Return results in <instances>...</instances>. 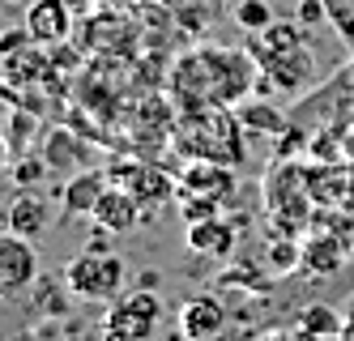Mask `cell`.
<instances>
[{"label": "cell", "mask_w": 354, "mask_h": 341, "mask_svg": "<svg viewBox=\"0 0 354 341\" xmlns=\"http://www.w3.org/2000/svg\"><path fill=\"white\" fill-rule=\"evenodd\" d=\"M261 64L243 51L226 47H201L192 56H184L171 73V94L188 111H209V107H231V102L257 94V73Z\"/></svg>", "instance_id": "1"}, {"label": "cell", "mask_w": 354, "mask_h": 341, "mask_svg": "<svg viewBox=\"0 0 354 341\" xmlns=\"http://www.w3.org/2000/svg\"><path fill=\"white\" fill-rule=\"evenodd\" d=\"M184 133L180 145L192 154V158H205V163H226V167H235L243 158V124L231 116V111H222V107H209V111H192V124H184Z\"/></svg>", "instance_id": "2"}, {"label": "cell", "mask_w": 354, "mask_h": 341, "mask_svg": "<svg viewBox=\"0 0 354 341\" xmlns=\"http://www.w3.org/2000/svg\"><path fill=\"white\" fill-rule=\"evenodd\" d=\"M124 260L115 252H82L73 265L64 269V286L77 299H115L120 286H124Z\"/></svg>", "instance_id": "3"}, {"label": "cell", "mask_w": 354, "mask_h": 341, "mask_svg": "<svg viewBox=\"0 0 354 341\" xmlns=\"http://www.w3.org/2000/svg\"><path fill=\"white\" fill-rule=\"evenodd\" d=\"M158 316H162V299L149 291V286H137L133 295L115 299V307H107V337L115 341H149L158 329Z\"/></svg>", "instance_id": "4"}, {"label": "cell", "mask_w": 354, "mask_h": 341, "mask_svg": "<svg viewBox=\"0 0 354 341\" xmlns=\"http://www.w3.org/2000/svg\"><path fill=\"white\" fill-rule=\"evenodd\" d=\"M252 60L261 64V73H269V82L282 90V94H299V90H308L316 82V56H312V47L308 43H299V47H282V51H248Z\"/></svg>", "instance_id": "5"}, {"label": "cell", "mask_w": 354, "mask_h": 341, "mask_svg": "<svg viewBox=\"0 0 354 341\" xmlns=\"http://www.w3.org/2000/svg\"><path fill=\"white\" fill-rule=\"evenodd\" d=\"M39 282L35 239L17 230H0V295H21Z\"/></svg>", "instance_id": "6"}, {"label": "cell", "mask_w": 354, "mask_h": 341, "mask_svg": "<svg viewBox=\"0 0 354 341\" xmlns=\"http://www.w3.org/2000/svg\"><path fill=\"white\" fill-rule=\"evenodd\" d=\"M111 179H115V188L137 196V205H154V201H167V196H180V179H171V175L154 171V167H141V163L111 167Z\"/></svg>", "instance_id": "7"}, {"label": "cell", "mask_w": 354, "mask_h": 341, "mask_svg": "<svg viewBox=\"0 0 354 341\" xmlns=\"http://www.w3.org/2000/svg\"><path fill=\"white\" fill-rule=\"evenodd\" d=\"M26 30L35 43L43 47H56V43H68V30H73V9L68 0H35L26 9Z\"/></svg>", "instance_id": "8"}, {"label": "cell", "mask_w": 354, "mask_h": 341, "mask_svg": "<svg viewBox=\"0 0 354 341\" xmlns=\"http://www.w3.org/2000/svg\"><path fill=\"white\" fill-rule=\"evenodd\" d=\"M226 324V307L214 295H196L180 307V333L188 341H214Z\"/></svg>", "instance_id": "9"}, {"label": "cell", "mask_w": 354, "mask_h": 341, "mask_svg": "<svg viewBox=\"0 0 354 341\" xmlns=\"http://www.w3.org/2000/svg\"><path fill=\"white\" fill-rule=\"evenodd\" d=\"M231 171L226 163H205V158H192V167L180 175V196H209V201H222L231 192Z\"/></svg>", "instance_id": "10"}, {"label": "cell", "mask_w": 354, "mask_h": 341, "mask_svg": "<svg viewBox=\"0 0 354 341\" xmlns=\"http://www.w3.org/2000/svg\"><path fill=\"white\" fill-rule=\"evenodd\" d=\"M90 218H94V226H103L111 234H129L137 226V218H141V205H137V196H129L124 188H107L103 196H98Z\"/></svg>", "instance_id": "11"}, {"label": "cell", "mask_w": 354, "mask_h": 341, "mask_svg": "<svg viewBox=\"0 0 354 341\" xmlns=\"http://www.w3.org/2000/svg\"><path fill=\"white\" fill-rule=\"evenodd\" d=\"M47 68H52V56H43V43H30L13 51V56H0V82H13V86H35L47 77Z\"/></svg>", "instance_id": "12"}, {"label": "cell", "mask_w": 354, "mask_h": 341, "mask_svg": "<svg viewBox=\"0 0 354 341\" xmlns=\"http://www.w3.org/2000/svg\"><path fill=\"white\" fill-rule=\"evenodd\" d=\"M47 226H52V209H47V201L35 196V188H21L9 201V230L26 234V239H39Z\"/></svg>", "instance_id": "13"}, {"label": "cell", "mask_w": 354, "mask_h": 341, "mask_svg": "<svg viewBox=\"0 0 354 341\" xmlns=\"http://www.w3.org/2000/svg\"><path fill=\"white\" fill-rule=\"evenodd\" d=\"M346 265V243L337 234H312L308 243H303V273L312 277H328Z\"/></svg>", "instance_id": "14"}, {"label": "cell", "mask_w": 354, "mask_h": 341, "mask_svg": "<svg viewBox=\"0 0 354 341\" xmlns=\"http://www.w3.org/2000/svg\"><path fill=\"white\" fill-rule=\"evenodd\" d=\"M188 248L201 256H226L235 248V226L222 222V218H205V222H192L188 226Z\"/></svg>", "instance_id": "15"}, {"label": "cell", "mask_w": 354, "mask_h": 341, "mask_svg": "<svg viewBox=\"0 0 354 341\" xmlns=\"http://www.w3.org/2000/svg\"><path fill=\"white\" fill-rule=\"evenodd\" d=\"M43 158L52 163L56 171H64V175L73 179V175H82V171H86V158H90V154H86V145L73 137V133L56 128V133H47V149H43Z\"/></svg>", "instance_id": "16"}, {"label": "cell", "mask_w": 354, "mask_h": 341, "mask_svg": "<svg viewBox=\"0 0 354 341\" xmlns=\"http://www.w3.org/2000/svg\"><path fill=\"white\" fill-rule=\"evenodd\" d=\"M235 120L243 124V133H269V137H282L290 120L273 107L269 98H252V102H239L235 107Z\"/></svg>", "instance_id": "17"}, {"label": "cell", "mask_w": 354, "mask_h": 341, "mask_svg": "<svg viewBox=\"0 0 354 341\" xmlns=\"http://www.w3.org/2000/svg\"><path fill=\"white\" fill-rule=\"evenodd\" d=\"M103 192H107V183H103V175H98V171L73 175L64 183V192H60L64 214H94V205H98V196H103Z\"/></svg>", "instance_id": "18"}, {"label": "cell", "mask_w": 354, "mask_h": 341, "mask_svg": "<svg viewBox=\"0 0 354 341\" xmlns=\"http://www.w3.org/2000/svg\"><path fill=\"white\" fill-rule=\"evenodd\" d=\"M342 320L346 316H337L328 303H312V307H303L299 311V329H308L312 337H320V341H328V337H337L342 333Z\"/></svg>", "instance_id": "19"}, {"label": "cell", "mask_w": 354, "mask_h": 341, "mask_svg": "<svg viewBox=\"0 0 354 341\" xmlns=\"http://www.w3.org/2000/svg\"><path fill=\"white\" fill-rule=\"evenodd\" d=\"M308 192H312L316 205H324V192H328V201L337 205L346 196V167H333V175H324V167H312L308 171Z\"/></svg>", "instance_id": "20"}, {"label": "cell", "mask_w": 354, "mask_h": 341, "mask_svg": "<svg viewBox=\"0 0 354 341\" xmlns=\"http://www.w3.org/2000/svg\"><path fill=\"white\" fill-rule=\"evenodd\" d=\"M235 26L248 35H261L273 26V9H269V0H239L235 5Z\"/></svg>", "instance_id": "21"}, {"label": "cell", "mask_w": 354, "mask_h": 341, "mask_svg": "<svg viewBox=\"0 0 354 341\" xmlns=\"http://www.w3.org/2000/svg\"><path fill=\"white\" fill-rule=\"evenodd\" d=\"M13 179H17V188H39V183L47 179V171H52V163L43 158V154H17V158L9 163Z\"/></svg>", "instance_id": "22"}, {"label": "cell", "mask_w": 354, "mask_h": 341, "mask_svg": "<svg viewBox=\"0 0 354 341\" xmlns=\"http://www.w3.org/2000/svg\"><path fill=\"white\" fill-rule=\"evenodd\" d=\"M269 265H273V273H295L303 265V248L290 234H282V239H273V248H269Z\"/></svg>", "instance_id": "23"}, {"label": "cell", "mask_w": 354, "mask_h": 341, "mask_svg": "<svg viewBox=\"0 0 354 341\" xmlns=\"http://www.w3.org/2000/svg\"><path fill=\"white\" fill-rule=\"evenodd\" d=\"M324 9H328V21L342 30V39L354 43V0H324Z\"/></svg>", "instance_id": "24"}, {"label": "cell", "mask_w": 354, "mask_h": 341, "mask_svg": "<svg viewBox=\"0 0 354 341\" xmlns=\"http://www.w3.org/2000/svg\"><path fill=\"white\" fill-rule=\"evenodd\" d=\"M218 205L222 201H209V196H180V214L184 222H205V218H218Z\"/></svg>", "instance_id": "25"}, {"label": "cell", "mask_w": 354, "mask_h": 341, "mask_svg": "<svg viewBox=\"0 0 354 341\" xmlns=\"http://www.w3.org/2000/svg\"><path fill=\"white\" fill-rule=\"evenodd\" d=\"M30 133H35V111H26V107H17V116L9 120V145L21 154V145L30 141ZM13 154V158H17Z\"/></svg>", "instance_id": "26"}, {"label": "cell", "mask_w": 354, "mask_h": 341, "mask_svg": "<svg viewBox=\"0 0 354 341\" xmlns=\"http://www.w3.org/2000/svg\"><path fill=\"white\" fill-rule=\"evenodd\" d=\"M35 39H30V30L26 26H9L5 35H0V56H13V51H21V47H30Z\"/></svg>", "instance_id": "27"}, {"label": "cell", "mask_w": 354, "mask_h": 341, "mask_svg": "<svg viewBox=\"0 0 354 341\" xmlns=\"http://www.w3.org/2000/svg\"><path fill=\"white\" fill-rule=\"evenodd\" d=\"M324 17H328L324 0H303V5H299V21H303V26H320Z\"/></svg>", "instance_id": "28"}, {"label": "cell", "mask_w": 354, "mask_h": 341, "mask_svg": "<svg viewBox=\"0 0 354 341\" xmlns=\"http://www.w3.org/2000/svg\"><path fill=\"white\" fill-rule=\"evenodd\" d=\"M261 341H320V337H312L308 329H299V324H295V329H277V333H265Z\"/></svg>", "instance_id": "29"}, {"label": "cell", "mask_w": 354, "mask_h": 341, "mask_svg": "<svg viewBox=\"0 0 354 341\" xmlns=\"http://www.w3.org/2000/svg\"><path fill=\"white\" fill-rule=\"evenodd\" d=\"M337 341H354V311L342 320V333H337Z\"/></svg>", "instance_id": "30"}, {"label": "cell", "mask_w": 354, "mask_h": 341, "mask_svg": "<svg viewBox=\"0 0 354 341\" xmlns=\"http://www.w3.org/2000/svg\"><path fill=\"white\" fill-rule=\"evenodd\" d=\"M90 5H94V0H68V9H73V13H90Z\"/></svg>", "instance_id": "31"}, {"label": "cell", "mask_w": 354, "mask_h": 341, "mask_svg": "<svg viewBox=\"0 0 354 341\" xmlns=\"http://www.w3.org/2000/svg\"><path fill=\"white\" fill-rule=\"evenodd\" d=\"M9 158H13V154H9V141H5V137H0V167H5Z\"/></svg>", "instance_id": "32"}, {"label": "cell", "mask_w": 354, "mask_h": 341, "mask_svg": "<svg viewBox=\"0 0 354 341\" xmlns=\"http://www.w3.org/2000/svg\"><path fill=\"white\" fill-rule=\"evenodd\" d=\"M107 341H115V337H107Z\"/></svg>", "instance_id": "33"}]
</instances>
